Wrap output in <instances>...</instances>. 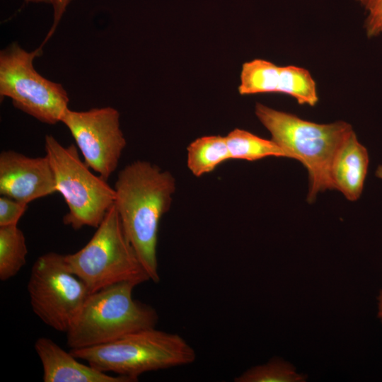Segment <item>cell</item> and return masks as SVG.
<instances>
[{"instance_id":"5bb4252c","label":"cell","mask_w":382,"mask_h":382,"mask_svg":"<svg viewBox=\"0 0 382 382\" xmlns=\"http://www.w3.org/2000/svg\"><path fill=\"white\" fill-rule=\"evenodd\" d=\"M231 159L226 137L210 135L199 137L187 148V166L195 177L212 172Z\"/></svg>"},{"instance_id":"7c38bea8","label":"cell","mask_w":382,"mask_h":382,"mask_svg":"<svg viewBox=\"0 0 382 382\" xmlns=\"http://www.w3.org/2000/svg\"><path fill=\"white\" fill-rule=\"evenodd\" d=\"M369 154L354 130L337 149L330 166V179L337 190L349 201L357 200L368 171Z\"/></svg>"},{"instance_id":"9a60e30c","label":"cell","mask_w":382,"mask_h":382,"mask_svg":"<svg viewBox=\"0 0 382 382\" xmlns=\"http://www.w3.org/2000/svg\"><path fill=\"white\" fill-rule=\"evenodd\" d=\"M225 137L231 159L253 161L271 156L288 158L274 141L248 131L236 128Z\"/></svg>"},{"instance_id":"ffe728a7","label":"cell","mask_w":382,"mask_h":382,"mask_svg":"<svg viewBox=\"0 0 382 382\" xmlns=\"http://www.w3.org/2000/svg\"><path fill=\"white\" fill-rule=\"evenodd\" d=\"M71 1L72 0H52V4L54 9L53 25L52 26V28L50 29V31L49 32L46 40H47L54 32L55 28L59 23L62 16H63L64 11H66L67 6Z\"/></svg>"},{"instance_id":"603a6c76","label":"cell","mask_w":382,"mask_h":382,"mask_svg":"<svg viewBox=\"0 0 382 382\" xmlns=\"http://www.w3.org/2000/svg\"><path fill=\"white\" fill-rule=\"evenodd\" d=\"M376 175L378 178L382 179V165H380V166L377 168V169H376Z\"/></svg>"},{"instance_id":"2e32d148","label":"cell","mask_w":382,"mask_h":382,"mask_svg":"<svg viewBox=\"0 0 382 382\" xmlns=\"http://www.w3.org/2000/svg\"><path fill=\"white\" fill-rule=\"evenodd\" d=\"M28 248L18 225L0 226V279L15 277L26 263Z\"/></svg>"},{"instance_id":"30bf717a","label":"cell","mask_w":382,"mask_h":382,"mask_svg":"<svg viewBox=\"0 0 382 382\" xmlns=\"http://www.w3.org/2000/svg\"><path fill=\"white\" fill-rule=\"evenodd\" d=\"M57 192L49 158L30 157L16 151L0 154V194L28 204Z\"/></svg>"},{"instance_id":"4fadbf2b","label":"cell","mask_w":382,"mask_h":382,"mask_svg":"<svg viewBox=\"0 0 382 382\" xmlns=\"http://www.w3.org/2000/svg\"><path fill=\"white\" fill-rule=\"evenodd\" d=\"M288 83L286 66L261 59L243 64L238 92L241 95L266 93H284Z\"/></svg>"},{"instance_id":"7402d4cb","label":"cell","mask_w":382,"mask_h":382,"mask_svg":"<svg viewBox=\"0 0 382 382\" xmlns=\"http://www.w3.org/2000/svg\"><path fill=\"white\" fill-rule=\"evenodd\" d=\"M26 3H48L52 4V0H25Z\"/></svg>"},{"instance_id":"52a82bcc","label":"cell","mask_w":382,"mask_h":382,"mask_svg":"<svg viewBox=\"0 0 382 382\" xmlns=\"http://www.w3.org/2000/svg\"><path fill=\"white\" fill-rule=\"evenodd\" d=\"M41 53V47L30 52L16 42L1 51L0 96L40 122L55 125L69 108V98L60 83L35 69L34 59Z\"/></svg>"},{"instance_id":"7a4b0ae2","label":"cell","mask_w":382,"mask_h":382,"mask_svg":"<svg viewBox=\"0 0 382 382\" xmlns=\"http://www.w3.org/2000/svg\"><path fill=\"white\" fill-rule=\"evenodd\" d=\"M255 113L288 158L298 160L307 169L308 202H313L319 192L334 190L330 166L339 146L353 131L349 123L318 124L261 103L256 104Z\"/></svg>"},{"instance_id":"5b68a950","label":"cell","mask_w":382,"mask_h":382,"mask_svg":"<svg viewBox=\"0 0 382 382\" xmlns=\"http://www.w3.org/2000/svg\"><path fill=\"white\" fill-rule=\"evenodd\" d=\"M64 259L89 294L121 282L138 285L150 280L125 234L114 204L90 241L77 252L64 255Z\"/></svg>"},{"instance_id":"8992f818","label":"cell","mask_w":382,"mask_h":382,"mask_svg":"<svg viewBox=\"0 0 382 382\" xmlns=\"http://www.w3.org/2000/svg\"><path fill=\"white\" fill-rule=\"evenodd\" d=\"M45 149L54 173L57 192L69 208L64 224L75 230L83 226L97 228L114 204V188L91 172L74 144L64 146L47 134Z\"/></svg>"},{"instance_id":"e0dca14e","label":"cell","mask_w":382,"mask_h":382,"mask_svg":"<svg viewBox=\"0 0 382 382\" xmlns=\"http://www.w3.org/2000/svg\"><path fill=\"white\" fill-rule=\"evenodd\" d=\"M306 376L296 372L289 363L273 358L263 365L248 369L234 378L236 382H301Z\"/></svg>"},{"instance_id":"ac0fdd59","label":"cell","mask_w":382,"mask_h":382,"mask_svg":"<svg viewBox=\"0 0 382 382\" xmlns=\"http://www.w3.org/2000/svg\"><path fill=\"white\" fill-rule=\"evenodd\" d=\"M28 204L7 196L0 197V226L18 225Z\"/></svg>"},{"instance_id":"9c48e42d","label":"cell","mask_w":382,"mask_h":382,"mask_svg":"<svg viewBox=\"0 0 382 382\" xmlns=\"http://www.w3.org/2000/svg\"><path fill=\"white\" fill-rule=\"evenodd\" d=\"M60 122L69 130L86 164L107 180L117 169L127 144L119 112L109 106L86 111L68 108Z\"/></svg>"},{"instance_id":"277c9868","label":"cell","mask_w":382,"mask_h":382,"mask_svg":"<svg viewBox=\"0 0 382 382\" xmlns=\"http://www.w3.org/2000/svg\"><path fill=\"white\" fill-rule=\"evenodd\" d=\"M136 286L125 282L89 294L66 332L67 346L71 349L94 347L155 328L158 313L150 305L133 299Z\"/></svg>"},{"instance_id":"d6986e66","label":"cell","mask_w":382,"mask_h":382,"mask_svg":"<svg viewBox=\"0 0 382 382\" xmlns=\"http://www.w3.org/2000/svg\"><path fill=\"white\" fill-rule=\"evenodd\" d=\"M365 9V28L369 37L382 33V0H357Z\"/></svg>"},{"instance_id":"ba28073f","label":"cell","mask_w":382,"mask_h":382,"mask_svg":"<svg viewBox=\"0 0 382 382\" xmlns=\"http://www.w3.org/2000/svg\"><path fill=\"white\" fill-rule=\"evenodd\" d=\"M33 313L47 326L66 332L89 294L68 267L64 255L49 252L35 261L28 282Z\"/></svg>"},{"instance_id":"44dd1931","label":"cell","mask_w":382,"mask_h":382,"mask_svg":"<svg viewBox=\"0 0 382 382\" xmlns=\"http://www.w3.org/2000/svg\"><path fill=\"white\" fill-rule=\"evenodd\" d=\"M378 316L382 319V290L378 296Z\"/></svg>"},{"instance_id":"8fae6325","label":"cell","mask_w":382,"mask_h":382,"mask_svg":"<svg viewBox=\"0 0 382 382\" xmlns=\"http://www.w3.org/2000/svg\"><path fill=\"white\" fill-rule=\"evenodd\" d=\"M35 349L43 370L44 382H134L130 378L103 372L78 361L50 338L37 339Z\"/></svg>"},{"instance_id":"3957f363","label":"cell","mask_w":382,"mask_h":382,"mask_svg":"<svg viewBox=\"0 0 382 382\" xmlns=\"http://www.w3.org/2000/svg\"><path fill=\"white\" fill-rule=\"evenodd\" d=\"M79 359L105 373L138 381L140 375L194 362V348L180 335L151 328L105 344L70 349Z\"/></svg>"},{"instance_id":"6da1fadb","label":"cell","mask_w":382,"mask_h":382,"mask_svg":"<svg viewBox=\"0 0 382 382\" xmlns=\"http://www.w3.org/2000/svg\"><path fill=\"white\" fill-rule=\"evenodd\" d=\"M113 188L114 206L125 234L150 280L158 283V227L170 207L175 179L157 165L138 160L119 172Z\"/></svg>"}]
</instances>
